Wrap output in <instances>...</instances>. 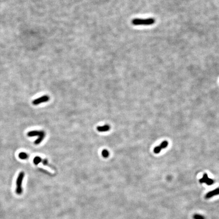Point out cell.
Listing matches in <instances>:
<instances>
[{
    "label": "cell",
    "mask_w": 219,
    "mask_h": 219,
    "mask_svg": "<svg viewBox=\"0 0 219 219\" xmlns=\"http://www.w3.org/2000/svg\"><path fill=\"white\" fill-rule=\"evenodd\" d=\"M42 162L43 164V165H48V160L46 159H44L42 160Z\"/></svg>",
    "instance_id": "14"
},
{
    "label": "cell",
    "mask_w": 219,
    "mask_h": 219,
    "mask_svg": "<svg viewBox=\"0 0 219 219\" xmlns=\"http://www.w3.org/2000/svg\"><path fill=\"white\" fill-rule=\"evenodd\" d=\"M155 22V19L149 18L147 19L135 18L132 19L131 23L134 25H151Z\"/></svg>",
    "instance_id": "1"
},
{
    "label": "cell",
    "mask_w": 219,
    "mask_h": 219,
    "mask_svg": "<svg viewBox=\"0 0 219 219\" xmlns=\"http://www.w3.org/2000/svg\"><path fill=\"white\" fill-rule=\"evenodd\" d=\"M168 146V142L167 141H163L160 145V147L161 148V149H164L167 147Z\"/></svg>",
    "instance_id": "12"
},
{
    "label": "cell",
    "mask_w": 219,
    "mask_h": 219,
    "mask_svg": "<svg viewBox=\"0 0 219 219\" xmlns=\"http://www.w3.org/2000/svg\"><path fill=\"white\" fill-rule=\"evenodd\" d=\"M218 195H219V188H217L213 191L209 192L208 193L206 194V195H205V197L206 199H208V198L213 197V196H216Z\"/></svg>",
    "instance_id": "6"
},
{
    "label": "cell",
    "mask_w": 219,
    "mask_h": 219,
    "mask_svg": "<svg viewBox=\"0 0 219 219\" xmlns=\"http://www.w3.org/2000/svg\"><path fill=\"white\" fill-rule=\"evenodd\" d=\"M24 175H25L24 173L23 172H21L19 174L18 176L17 177V179L16 182V193L18 195L22 194L23 192V189L22 188V184Z\"/></svg>",
    "instance_id": "2"
},
{
    "label": "cell",
    "mask_w": 219,
    "mask_h": 219,
    "mask_svg": "<svg viewBox=\"0 0 219 219\" xmlns=\"http://www.w3.org/2000/svg\"><path fill=\"white\" fill-rule=\"evenodd\" d=\"M110 126L106 124L103 126H99L97 127V130L99 132H105L109 131L110 129Z\"/></svg>",
    "instance_id": "7"
},
{
    "label": "cell",
    "mask_w": 219,
    "mask_h": 219,
    "mask_svg": "<svg viewBox=\"0 0 219 219\" xmlns=\"http://www.w3.org/2000/svg\"><path fill=\"white\" fill-rule=\"evenodd\" d=\"M161 149H161V148L160 147V146H157V147H156L154 148V153H156V154L159 153L160 152V151H161Z\"/></svg>",
    "instance_id": "13"
},
{
    "label": "cell",
    "mask_w": 219,
    "mask_h": 219,
    "mask_svg": "<svg viewBox=\"0 0 219 219\" xmlns=\"http://www.w3.org/2000/svg\"><path fill=\"white\" fill-rule=\"evenodd\" d=\"M101 154H102V156H103L104 158H107V157H108L109 156V152L107 150L104 149L102 150V151L101 152Z\"/></svg>",
    "instance_id": "10"
},
{
    "label": "cell",
    "mask_w": 219,
    "mask_h": 219,
    "mask_svg": "<svg viewBox=\"0 0 219 219\" xmlns=\"http://www.w3.org/2000/svg\"><path fill=\"white\" fill-rule=\"evenodd\" d=\"M193 219H205V217L203 216H202L199 214H195L193 216Z\"/></svg>",
    "instance_id": "11"
},
{
    "label": "cell",
    "mask_w": 219,
    "mask_h": 219,
    "mask_svg": "<svg viewBox=\"0 0 219 219\" xmlns=\"http://www.w3.org/2000/svg\"><path fill=\"white\" fill-rule=\"evenodd\" d=\"M42 158H41V157H39V156H36V157H35V158H34L33 160V163L35 164V165H38V164H39L40 163L42 162Z\"/></svg>",
    "instance_id": "9"
},
{
    "label": "cell",
    "mask_w": 219,
    "mask_h": 219,
    "mask_svg": "<svg viewBox=\"0 0 219 219\" xmlns=\"http://www.w3.org/2000/svg\"><path fill=\"white\" fill-rule=\"evenodd\" d=\"M27 136L29 137H33V136H43L46 135L45 132L43 131H33L29 132L27 134Z\"/></svg>",
    "instance_id": "5"
},
{
    "label": "cell",
    "mask_w": 219,
    "mask_h": 219,
    "mask_svg": "<svg viewBox=\"0 0 219 219\" xmlns=\"http://www.w3.org/2000/svg\"><path fill=\"white\" fill-rule=\"evenodd\" d=\"M50 99L48 95H43L42 97H41L38 99H37L35 100H33L32 102V103L33 105H38L43 102H45L48 101Z\"/></svg>",
    "instance_id": "3"
},
{
    "label": "cell",
    "mask_w": 219,
    "mask_h": 219,
    "mask_svg": "<svg viewBox=\"0 0 219 219\" xmlns=\"http://www.w3.org/2000/svg\"><path fill=\"white\" fill-rule=\"evenodd\" d=\"M199 182L200 183H205L208 185H211L214 184V181L213 179L209 178L208 177V174H204L202 177L199 180Z\"/></svg>",
    "instance_id": "4"
},
{
    "label": "cell",
    "mask_w": 219,
    "mask_h": 219,
    "mask_svg": "<svg viewBox=\"0 0 219 219\" xmlns=\"http://www.w3.org/2000/svg\"><path fill=\"white\" fill-rule=\"evenodd\" d=\"M18 157L20 159L25 160L29 158V155L25 152H21L19 154Z\"/></svg>",
    "instance_id": "8"
}]
</instances>
